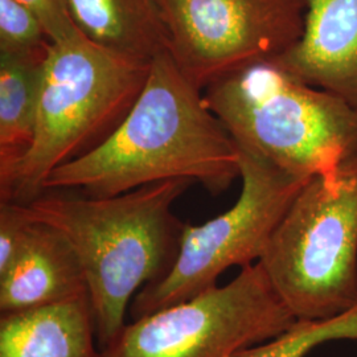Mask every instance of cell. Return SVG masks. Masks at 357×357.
<instances>
[{
  "mask_svg": "<svg viewBox=\"0 0 357 357\" xmlns=\"http://www.w3.org/2000/svg\"><path fill=\"white\" fill-rule=\"evenodd\" d=\"M32 222L26 205L0 202V274L19 253Z\"/></svg>",
  "mask_w": 357,
  "mask_h": 357,
  "instance_id": "cell-15",
  "label": "cell"
},
{
  "mask_svg": "<svg viewBox=\"0 0 357 357\" xmlns=\"http://www.w3.org/2000/svg\"><path fill=\"white\" fill-rule=\"evenodd\" d=\"M168 53L205 89L245 66L275 60L305 29V0H156Z\"/></svg>",
  "mask_w": 357,
  "mask_h": 357,
  "instance_id": "cell-8",
  "label": "cell"
},
{
  "mask_svg": "<svg viewBox=\"0 0 357 357\" xmlns=\"http://www.w3.org/2000/svg\"><path fill=\"white\" fill-rule=\"evenodd\" d=\"M35 13L51 41L69 38L78 31L69 11L68 0H17Z\"/></svg>",
  "mask_w": 357,
  "mask_h": 357,
  "instance_id": "cell-16",
  "label": "cell"
},
{
  "mask_svg": "<svg viewBox=\"0 0 357 357\" xmlns=\"http://www.w3.org/2000/svg\"><path fill=\"white\" fill-rule=\"evenodd\" d=\"M301 38L274 61L357 109V0H305Z\"/></svg>",
  "mask_w": 357,
  "mask_h": 357,
  "instance_id": "cell-9",
  "label": "cell"
},
{
  "mask_svg": "<svg viewBox=\"0 0 357 357\" xmlns=\"http://www.w3.org/2000/svg\"><path fill=\"white\" fill-rule=\"evenodd\" d=\"M48 53L0 52V178L8 176L33 142L38 94Z\"/></svg>",
  "mask_w": 357,
  "mask_h": 357,
  "instance_id": "cell-13",
  "label": "cell"
},
{
  "mask_svg": "<svg viewBox=\"0 0 357 357\" xmlns=\"http://www.w3.org/2000/svg\"><path fill=\"white\" fill-rule=\"evenodd\" d=\"M296 320L255 262L225 286L134 319L102 357H238Z\"/></svg>",
  "mask_w": 357,
  "mask_h": 357,
  "instance_id": "cell-6",
  "label": "cell"
},
{
  "mask_svg": "<svg viewBox=\"0 0 357 357\" xmlns=\"http://www.w3.org/2000/svg\"><path fill=\"white\" fill-rule=\"evenodd\" d=\"M51 38L38 16L17 0H0V52L45 54Z\"/></svg>",
  "mask_w": 357,
  "mask_h": 357,
  "instance_id": "cell-14",
  "label": "cell"
},
{
  "mask_svg": "<svg viewBox=\"0 0 357 357\" xmlns=\"http://www.w3.org/2000/svg\"><path fill=\"white\" fill-rule=\"evenodd\" d=\"M150 66L103 48L79 29L52 41L33 142L8 176L0 178V202L31 204L54 169L109 138L141 94Z\"/></svg>",
  "mask_w": 357,
  "mask_h": 357,
  "instance_id": "cell-3",
  "label": "cell"
},
{
  "mask_svg": "<svg viewBox=\"0 0 357 357\" xmlns=\"http://www.w3.org/2000/svg\"><path fill=\"white\" fill-rule=\"evenodd\" d=\"M0 357H102L89 293L1 314Z\"/></svg>",
  "mask_w": 357,
  "mask_h": 357,
  "instance_id": "cell-11",
  "label": "cell"
},
{
  "mask_svg": "<svg viewBox=\"0 0 357 357\" xmlns=\"http://www.w3.org/2000/svg\"><path fill=\"white\" fill-rule=\"evenodd\" d=\"M77 28L109 51L151 64L168 52L156 0H68Z\"/></svg>",
  "mask_w": 357,
  "mask_h": 357,
  "instance_id": "cell-12",
  "label": "cell"
},
{
  "mask_svg": "<svg viewBox=\"0 0 357 357\" xmlns=\"http://www.w3.org/2000/svg\"><path fill=\"white\" fill-rule=\"evenodd\" d=\"M238 151L243 188L237 202L202 225L187 224L169 273L134 296L132 319L204 293L216 286L228 268L258 262L289 206L310 180Z\"/></svg>",
  "mask_w": 357,
  "mask_h": 357,
  "instance_id": "cell-7",
  "label": "cell"
},
{
  "mask_svg": "<svg viewBox=\"0 0 357 357\" xmlns=\"http://www.w3.org/2000/svg\"><path fill=\"white\" fill-rule=\"evenodd\" d=\"M204 101L237 147L301 178L328 175L357 156V109L274 60L205 88Z\"/></svg>",
  "mask_w": 357,
  "mask_h": 357,
  "instance_id": "cell-4",
  "label": "cell"
},
{
  "mask_svg": "<svg viewBox=\"0 0 357 357\" xmlns=\"http://www.w3.org/2000/svg\"><path fill=\"white\" fill-rule=\"evenodd\" d=\"M192 184L172 178L107 197L48 190L26 205L32 221L60 230L76 252L101 351L126 326L135 293L174 266L187 224L172 205Z\"/></svg>",
  "mask_w": 357,
  "mask_h": 357,
  "instance_id": "cell-2",
  "label": "cell"
},
{
  "mask_svg": "<svg viewBox=\"0 0 357 357\" xmlns=\"http://www.w3.org/2000/svg\"><path fill=\"white\" fill-rule=\"evenodd\" d=\"M88 291L72 245L60 230L32 222L11 265L0 274V314L50 306Z\"/></svg>",
  "mask_w": 357,
  "mask_h": 357,
  "instance_id": "cell-10",
  "label": "cell"
},
{
  "mask_svg": "<svg viewBox=\"0 0 357 357\" xmlns=\"http://www.w3.org/2000/svg\"><path fill=\"white\" fill-rule=\"evenodd\" d=\"M258 262L296 319L356 305L357 156L307 181Z\"/></svg>",
  "mask_w": 357,
  "mask_h": 357,
  "instance_id": "cell-5",
  "label": "cell"
},
{
  "mask_svg": "<svg viewBox=\"0 0 357 357\" xmlns=\"http://www.w3.org/2000/svg\"><path fill=\"white\" fill-rule=\"evenodd\" d=\"M241 176L229 131L205 103L202 89L168 52L155 57L125 119L89 153L54 169L48 190L107 197L172 178L200 183L212 195Z\"/></svg>",
  "mask_w": 357,
  "mask_h": 357,
  "instance_id": "cell-1",
  "label": "cell"
}]
</instances>
